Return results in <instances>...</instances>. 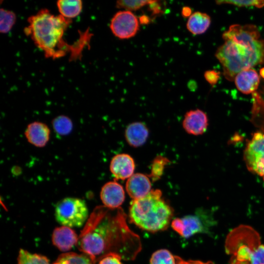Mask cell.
<instances>
[{"label": "cell", "instance_id": "6da1fadb", "mask_svg": "<svg viewBox=\"0 0 264 264\" xmlns=\"http://www.w3.org/2000/svg\"><path fill=\"white\" fill-rule=\"evenodd\" d=\"M77 246L93 263L111 253L122 260H133L142 247L140 238L129 228L122 208L104 205L92 212L78 236Z\"/></svg>", "mask_w": 264, "mask_h": 264}, {"label": "cell", "instance_id": "7a4b0ae2", "mask_svg": "<svg viewBox=\"0 0 264 264\" xmlns=\"http://www.w3.org/2000/svg\"><path fill=\"white\" fill-rule=\"evenodd\" d=\"M27 22L24 33L47 58L55 60L68 55L70 61H76L81 59L84 49L89 47L92 34L88 29L82 32L78 39L70 44L64 37L72 20L60 14L55 15L47 9H42L30 16Z\"/></svg>", "mask_w": 264, "mask_h": 264}, {"label": "cell", "instance_id": "3957f363", "mask_svg": "<svg viewBox=\"0 0 264 264\" xmlns=\"http://www.w3.org/2000/svg\"><path fill=\"white\" fill-rule=\"evenodd\" d=\"M224 43L215 56L222 66L225 78L234 81L240 72L264 63V40L253 24H235L222 34Z\"/></svg>", "mask_w": 264, "mask_h": 264}, {"label": "cell", "instance_id": "277c9868", "mask_svg": "<svg viewBox=\"0 0 264 264\" xmlns=\"http://www.w3.org/2000/svg\"><path fill=\"white\" fill-rule=\"evenodd\" d=\"M174 211L162 198L159 189L152 190L144 197L133 200L129 209L131 222L142 230L156 232L166 229Z\"/></svg>", "mask_w": 264, "mask_h": 264}, {"label": "cell", "instance_id": "5b68a950", "mask_svg": "<svg viewBox=\"0 0 264 264\" xmlns=\"http://www.w3.org/2000/svg\"><path fill=\"white\" fill-rule=\"evenodd\" d=\"M225 251L231 255L230 264H264V244L252 227L241 225L228 234Z\"/></svg>", "mask_w": 264, "mask_h": 264}, {"label": "cell", "instance_id": "8992f818", "mask_svg": "<svg viewBox=\"0 0 264 264\" xmlns=\"http://www.w3.org/2000/svg\"><path fill=\"white\" fill-rule=\"evenodd\" d=\"M88 215L86 202L79 198H66L55 206V219L62 226L81 227L87 221Z\"/></svg>", "mask_w": 264, "mask_h": 264}, {"label": "cell", "instance_id": "52a82bcc", "mask_svg": "<svg viewBox=\"0 0 264 264\" xmlns=\"http://www.w3.org/2000/svg\"><path fill=\"white\" fill-rule=\"evenodd\" d=\"M247 169L264 179V132L254 134L243 153Z\"/></svg>", "mask_w": 264, "mask_h": 264}, {"label": "cell", "instance_id": "ba28073f", "mask_svg": "<svg viewBox=\"0 0 264 264\" xmlns=\"http://www.w3.org/2000/svg\"><path fill=\"white\" fill-rule=\"evenodd\" d=\"M110 27L112 34L120 39L134 37L139 29L138 19L131 11H119L111 19Z\"/></svg>", "mask_w": 264, "mask_h": 264}, {"label": "cell", "instance_id": "9c48e42d", "mask_svg": "<svg viewBox=\"0 0 264 264\" xmlns=\"http://www.w3.org/2000/svg\"><path fill=\"white\" fill-rule=\"evenodd\" d=\"M206 215L199 214L187 215L172 220V228L181 236L188 238L198 233H208L209 223H207Z\"/></svg>", "mask_w": 264, "mask_h": 264}, {"label": "cell", "instance_id": "30bf717a", "mask_svg": "<svg viewBox=\"0 0 264 264\" xmlns=\"http://www.w3.org/2000/svg\"><path fill=\"white\" fill-rule=\"evenodd\" d=\"M125 198V191L122 186L115 180L107 182L101 188V199L104 205L109 208L120 207Z\"/></svg>", "mask_w": 264, "mask_h": 264}, {"label": "cell", "instance_id": "8fae6325", "mask_svg": "<svg viewBox=\"0 0 264 264\" xmlns=\"http://www.w3.org/2000/svg\"><path fill=\"white\" fill-rule=\"evenodd\" d=\"M208 126L206 114L202 110L197 109L186 113L182 122L184 130L189 134L199 135L204 133Z\"/></svg>", "mask_w": 264, "mask_h": 264}, {"label": "cell", "instance_id": "7c38bea8", "mask_svg": "<svg viewBox=\"0 0 264 264\" xmlns=\"http://www.w3.org/2000/svg\"><path fill=\"white\" fill-rule=\"evenodd\" d=\"M110 169L116 180L128 179L133 175L135 169L134 161L128 154H118L111 159Z\"/></svg>", "mask_w": 264, "mask_h": 264}, {"label": "cell", "instance_id": "4fadbf2b", "mask_svg": "<svg viewBox=\"0 0 264 264\" xmlns=\"http://www.w3.org/2000/svg\"><path fill=\"white\" fill-rule=\"evenodd\" d=\"M151 182L145 174L136 173L129 178L126 184V190L129 196L136 200L147 195L152 190Z\"/></svg>", "mask_w": 264, "mask_h": 264}, {"label": "cell", "instance_id": "5bb4252c", "mask_svg": "<svg viewBox=\"0 0 264 264\" xmlns=\"http://www.w3.org/2000/svg\"><path fill=\"white\" fill-rule=\"evenodd\" d=\"M50 131L49 127L41 122H33L27 126L24 134L28 142L37 147H43L49 140Z\"/></svg>", "mask_w": 264, "mask_h": 264}, {"label": "cell", "instance_id": "9a60e30c", "mask_svg": "<svg viewBox=\"0 0 264 264\" xmlns=\"http://www.w3.org/2000/svg\"><path fill=\"white\" fill-rule=\"evenodd\" d=\"M78 237L70 227L62 226L56 228L52 233V241L53 244L62 251L70 250L77 245Z\"/></svg>", "mask_w": 264, "mask_h": 264}, {"label": "cell", "instance_id": "2e32d148", "mask_svg": "<svg viewBox=\"0 0 264 264\" xmlns=\"http://www.w3.org/2000/svg\"><path fill=\"white\" fill-rule=\"evenodd\" d=\"M234 81L239 91L243 94H250L258 88L260 77L255 70L250 68L239 73Z\"/></svg>", "mask_w": 264, "mask_h": 264}, {"label": "cell", "instance_id": "e0dca14e", "mask_svg": "<svg viewBox=\"0 0 264 264\" xmlns=\"http://www.w3.org/2000/svg\"><path fill=\"white\" fill-rule=\"evenodd\" d=\"M149 134L148 129L143 123L134 122L127 126L125 136L128 144L136 148L145 144L148 138Z\"/></svg>", "mask_w": 264, "mask_h": 264}, {"label": "cell", "instance_id": "ac0fdd59", "mask_svg": "<svg viewBox=\"0 0 264 264\" xmlns=\"http://www.w3.org/2000/svg\"><path fill=\"white\" fill-rule=\"evenodd\" d=\"M210 24L211 18L207 14L197 11L188 18L186 27L191 33L197 35L205 32Z\"/></svg>", "mask_w": 264, "mask_h": 264}, {"label": "cell", "instance_id": "d6986e66", "mask_svg": "<svg viewBox=\"0 0 264 264\" xmlns=\"http://www.w3.org/2000/svg\"><path fill=\"white\" fill-rule=\"evenodd\" d=\"M56 4L60 15L71 20L80 15L83 8V3L80 0H60Z\"/></svg>", "mask_w": 264, "mask_h": 264}, {"label": "cell", "instance_id": "ffe728a7", "mask_svg": "<svg viewBox=\"0 0 264 264\" xmlns=\"http://www.w3.org/2000/svg\"><path fill=\"white\" fill-rule=\"evenodd\" d=\"M90 259L85 254L74 252L65 253L60 255L53 264H93Z\"/></svg>", "mask_w": 264, "mask_h": 264}, {"label": "cell", "instance_id": "44dd1931", "mask_svg": "<svg viewBox=\"0 0 264 264\" xmlns=\"http://www.w3.org/2000/svg\"><path fill=\"white\" fill-rule=\"evenodd\" d=\"M17 264H50L48 259L43 255L30 253L21 249L19 251Z\"/></svg>", "mask_w": 264, "mask_h": 264}, {"label": "cell", "instance_id": "7402d4cb", "mask_svg": "<svg viewBox=\"0 0 264 264\" xmlns=\"http://www.w3.org/2000/svg\"><path fill=\"white\" fill-rule=\"evenodd\" d=\"M52 126L55 132L60 135L69 134L72 130L73 124L69 118L60 115L52 120Z\"/></svg>", "mask_w": 264, "mask_h": 264}, {"label": "cell", "instance_id": "603a6c76", "mask_svg": "<svg viewBox=\"0 0 264 264\" xmlns=\"http://www.w3.org/2000/svg\"><path fill=\"white\" fill-rule=\"evenodd\" d=\"M0 31L2 33L9 32L16 21V16L13 11L3 8L0 11Z\"/></svg>", "mask_w": 264, "mask_h": 264}, {"label": "cell", "instance_id": "cb8c5ba5", "mask_svg": "<svg viewBox=\"0 0 264 264\" xmlns=\"http://www.w3.org/2000/svg\"><path fill=\"white\" fill-rule=\"evenodd\" d=\"M150 262V264H176V260L170 251L161 249L152 254Z\"/></svg>", "mask_w": 264, "mask_h": 264}, {"label": "cell", "instance_id": "d4e9b609", "mask_svg": "<svg viewBox=\"0 0 264 264\" xmlns=\"http://www.w3.org/2000/svg\"><path fill=\"white\" fill-rule=\"evenodd\" d=\"M153 0H123L116 1V6L118 8L124 9L127 11H135L141 8L146 5H149Z\"/></svg>", "mask_w": 264, "mask_h": 264}, {"label": "cell", "instance_id": "484cf974", "mask_svg": "<svg viewBox=\"0 0 264 264\" xmlns=\"http://www.w3.org/2000/svg\"><path fill=\"white\" fill-rule=\"evenodd\" d=\"M168 160L161 156L156 157L153 161L151 169V176L155 180L160 178Z\"/></svg>", "mask_w": 264, "mask_h": 264}, {"label": "cell", "instance_id": "4316f807", "mask_svg": "<svg viewBox=\"0 0 264 264\" xmlns=\"http://www.w3.org/2000/svg\"><path fill=\"white\" fill-rule=\"evenodd\" d=\"M216 2L218 4H228L239 7L255 6L257 8L264 7V0H217Z\"/></svg>", "mask_w": 264, "mask_h": 264}, {"label": "cell", "instance_id": "83f0119b", "mask_svg": "<svg viewBox=\"0 0 264 264\" xmlns=\"http://www.w3.org/2000/svg\"><path fill=\"white\" fill-rule=\"evenodd\" d=\"M121 258L114 254H109L104 256L99 260L98 264H123Z\"/></svg>", "mask_w": 264, "mask_h": 264}, {"label": "cell", "instance_id": "f1b7e54d", "mask_svg": "<svg viewBox=\"0 0 264 264\" xmlns=\"http://www.w3.org/2000/svg\"><path fill=\"white\" fill-rule=\"evenodd\" d=\"M204 76L206 80L211 85L215 84L220 78L219 73L215 70L206 71Z\"/></svg>", "mask_w": 264, "mask_h": 264}, {"label": "cell", "instance_id": "f546056e", "mask_svg": "<svg viewBox=\"0 0 264 264\" xmlns=\"http://www.w3.org/2000/svg\"><path fill=\"white\" fill-rule=\"evenodd\" d=\"M149 8L153 15L159 14L163 12L161 4L160 3V1L158 0H153L149 4Z\"/></svg>", "mask_w": 264, "mask_h": 264}, {"label": "cell", "instance_id": "4dcf8cb0", "mask_svg": "<svg viewBox=\"0 0 264 264\" xmlns=\"http://www.w3.org/2000/svg\"><path fill=\"white\" fill-rule=\"evenodd\" d=\"M175 258L176 260V264H215L212 261L204 262L197 260L185 261L178 256H175Z\"/></svg>", "mask_w": 264, "mask_h": 264}, {"label": "cell", "instance_id": "1f68e13d", "mask_svg": "<svg viewBox=\"0 0 264 264\" xmlns=\"http://www.w3.org/2000/svg\"><path fill=\"white\" fill-rule=\"evenodd\" d=\"M192 14L191 8L188 6H184L181 10V15L184 18H189Z\"/></svg>", "mask_w": 264, "mask_h": 264}, {"label": "cell", "instance_id": "d6a6232c", "mask_svg": "<svg viewBox=\"0 0 264 264\" xmlns=\"http://www.w3.org/2000/svg\"><path fill=\"white\" fill-rule=\"evenodd\" d=\"M139 23L141 24H149L151 21L150 17L146 15H141L138 19Z\"/></svg>", "mask_w": 264, "mask_h": 264}, {"label": "cell", "instance_id": "836d02e7", "mask_svg": "<svg viewBox=\"0 0 264 264\" xmlns=\"http://www.w3.org/2000/svg\"><path fill=\"white\" fill-rule=\"evenodd\" d=\"M260 74H261V75L263 78H264V68H263L262 69H261V70L260 71Z\"/></svg>", "mask_w": 264, "mask_h": 264}]
</instances>
